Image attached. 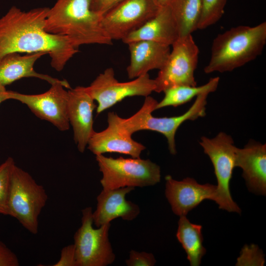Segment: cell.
<instances>
[{"label":"cell","instance_id":"cell-1","mask_svg":"<svg viewBox=\"0 0 266 266\" xmlns=\"http://www.w3.org/2000/svg\"><path fill=\"white\" fill-rule=\"evenodd\" d=\"M49 9L44 7L24 11L13 6L0 18V59L11 53L42 52L50 56L56 70L64 69L78 48L66 37L45 30Z\"/></svg>","mask_w":266,"mask_h":266},{"label":"cell","instance_id":"cell-2","mask_svg":"<svg viewBox=\"0 0 266 266\" xmlns=\"http://www.w3.org/2000/svg\"><path fill=\"white\" fill-rule=\"evenodd\" d=\"M93 0H57L48 10L45 30L66 37L78 48L86 44H112L101 26L102 16L92 9Z\"/></svg>","mask_w":266,"mask_h":266},{"label":"cell","instance_id":"cell-3","mask_svg":"<svg viewBox=\"0 0 266 266\" xmlns=\"http://www.w3.org/2000/svg\"><path fill=\"white\" fill-rule=\"evenodd\" d=\"M266 44V22L253 27L232 28L213 39L210 59L204 71H231L256 59Z\"/></svg>","mask_w":266,"mask_h":266},{"label":"cell","instance_id":"cell-4","mask_svg":"<svg viewBox=\"0 0 266 266\" xmlns=\"http://www.w3.org/2000/svg\"><path fill=\"white\" fill-rule=\"evenodd\" d=\"M48 196L44 187L26 171L14 165L11 174L9 216L32 234L38 232V218Z\"/></svg>","mask_w":266,"mask_h":266},{"label":"cell","instance_id":"cell-5","mask_svg":"<svg viewBox=\"0 0 266 266\" xmlns=\"http://www.w3.org/2000/svg\"><path fill=\"white\" fill-rule=\"evenodd\" d=\"M209 94L198 95L191 107L183 114L173 117H157L152 115L158 101L153 97H145L141 108L133 115L123 118L127 130L133 134L140 130H150L163 134L167 139L169 152L176 153L175 135L178 128L186 121H194L205 115L207 97Z\"/></svg>","mask_w":266,"mask_h":266},{"label":"cell","instance_id":"cell-6","mask_svg":"<svg viewBox=\"0 0 266 266\" xmlns=\"http://www.w3.org/2000/svg\"><path fill=\"white\" fill-rule=\"evenodd\" d=\"M102 177L100 180L103 190L126 187L154 185L160 181L161 169L149 159L107 157L96 155Z\"/></svg>","mask_w":266,"mask_h":266},{"label":"cell","instance_id":"cell-7","mask_svg":"<svg viewBox=\"0 0 266 266\" xmlns=\"http://www.w3.org/2000/svg\"><path fill=\"white\" fill-rule=\"evenodd\" d=\"M200 144L210 158L217 180L215 201L220 209L230 212L241 213V209L233 201L230 192V181L235 166V150L232 137L220 132L210 138L200 137Z\"/></svg>","mask_w":266,"mask_h":266},{"label":"cell","instance_id":"cell-8","mask_svg":"<svg viewBox=\"0 0 266 266\" xmlns=\"http://www.w3.org/2000/svg\"><path fill=\"white\" fill-rule=\"evenodd\" d=\"M92 209L82 210L81 225L74 234L76 266H106L115 259L108 238L110 223L93 227Z\"/></svg>","mask_w":266,"mask_h":266},{"label":"cell","instance_id":"cell-9","mask_svg":"<svg viewBox=\"0 0 266 266\" xmlns=\"http://www.w3.org/2000/svg\"><path fill=\"white\" fill-rule=\"evenodd\" d=\"M171 46L166 62L154 79L157 93L177 86H197L194 73L199 49L192 34L179 37Z\"/></svg>","mask_w":266,"mask_h":266},{"label":"cell","instance_id":"cell-10","mask_svg":"<svg viewBox=\"0 0 266 266\" xmlns=\"http://www.w3.org/2000/svg\"><path fill=\"white\" fill-rule=\"evenodd\" d=\"M154 79L148 73L133 80L120 82L115 77L113 68H107L100 73L85 91L98 102L97 112L99 114L129 97H147L155 92Z\"/></svg>","mask_w":266,"mask_h":266},{"label":"cell","instance_id":"cell-11","mask_svg":"<svg viewBox=\"0 0 266 266\" xmlns=\"http://www.w3.org/2000/svg\"><path fill=\"white\" fill-rule=\"evenodd\" d=\"M70 89L66 80L52 84L46 92L35 95L21 94L9 91L10 99L26 104L38 118L50 122L58 129L66 131L69 128L67 113L68 91Z\"/></svg>","mask_w":266,"mask_h":266},{"label":"cell","instance_id":"cell-12","mask_svg":"<svg viewBox=\"0 0 266 266\" xmlns=\"http://www.w3.org/2000/svg\"><path fill=\"white\" fill-rule=\"evenodd\" d=\"M153 0H122L101 18V26L112 40H122L155 16L159 9Z\"/></svg>","mask_w":266,"mask_h":266},{"label":"cell","instance_id":"cell-13","mask_svg":"<svg viewBox=\"0 0 266 266\" xmlns=\"http://www.w3.org/2000/svg\"><path fill=\"white\" fill-rule=\"evenodd\" d=\"M108 126L104 130L94 132L88 143V148L95 155L117 153L140 158L146 147L133 140L132 134L123 123V118L114 112L107 115Z\"/></svg>","mask_w":266,"mask_h":266},{"label":"cell","instance_id":"cell-14","mask_svg":"<svg viewBox=\"0 0 266 266\" xmlns=\"http://www.w3.org/2000/svg\"><path fill=\"white\" fill-rule=\"evenodd\" d=\"M165 179L166 197L173 212L179 216H186L204 200H216L217 185L200 184L190 177L177 181L169 175Z\"/></svg>","mask_w":266,"mask_h":266},{"label":"cell","instance_id":"cell-15","mask_svg":"<svg viewBox=\"0 0 266 266\" xmlns=\"http://www.w3.org/2000/svg\"><path fill=\"white\" fill-rule=\"evenodd\" d=\"M67 113L73 132V139L79 151L83 153L94 133L93 111L95 100L85 91L84 87L77 86L68 90Z\"/></svg>","mask_w":266,"mask_h":266},{"label":"cell","instance_id":"cell-16","mask_svg":"<svg viewBox=\"0 0 266 266\" xmlns=\"http://www.w3.org/2000/svg\"><path fill=\"white\" fill-rule=\"evenodd\" d=\"M134 189L132 187L103 189L97 197V207L92 213L93 224L98 228L119 217L127 221L135 219L140 212L139 208L126 199V195Z\"/></svg>","mask_w":266,"mask_h":266},{"label":"cell","instance_id":"cell-17","mask_svg":"<svg viewBox=\"0 0 266 266\" xmlns=\"http://www.w3.org/2000/svg\"><path fill=\"white\" fill-rule=\"evenodd\" d=\"M235 166L242 168V176L250 191L266 195V144L251 141L243 148L236 147Z\"/></svg>","mask_w":266,"mask_h":266},{"label":"cell","instance_id":"cell-18","mask_svg":"<svg viewBox=\"0 0 266 266\" xmlns=\"http://www.w3.org/2000/svg\"><path fill=\"white\" fill-rule=\"evenodd\" d=\"M179 37L177 26L168 5L160 8L155 16L122 40L127 44L148 40L171 46Z\"/></svg>","mask_w":266,"mask_h":266},{"label":"cell","instance_id":"cell-19","mask_svg":"<svg viewBox=\"0 0 266 266\" xmlns=\"http://www.w3.org/2000/svg\"><path fill=\"white\" fill-rule=\"evenodd\" d=\"M130 63L127 68L130 79H135L153 69H160L170 52V46L154 41L139 40L128 44Z\"/></svg>","mask_w":266,"mask_h":266},{"label":"cell","instance_id":"cell-20","mask_svg":"<svg viewBox=\"0 0 266 266\" xmlns=\"http://www.w3.org/2000/svg\"><path fill=\"white\" fill-rule=\"evenodd\" d=\"M46 54L37 52L21 55L18 53L6 54L0 59V86L5 87L26 77H35L46 81L51 85L60 80L37 72L34 65Z\"/></svg>","mask_w":266,"mask_h":266},{"label":"cell","instance_id":"cell-21","mask_svg":"<svg viewBox=\"0 0 266 266\" xmlns=\"http://www.w3.org/2000/svg\"><path fill=\"white\" fill-rule=\"evenodd\" d=\"M176 237L187 255L191 266H199L206 249L202 245V226L192 223L186 216H180Z\"/></svg>","mask_w":266,"mask_h":266},{"label":"cell","instance_id":"cell-22","mask_svg":"<svg viewBox=\"0 0 266 266\" xmlns=\"http://www.w3.org/2000/svg\"><path fill=\"white\" fill-rule=\"evenodd\" d=\"M169 6L177 26L179 37L192 34L198 30L201 0H173Z\"/></svg>","mask_w":266,"mask_h":266},{"label":"cell","instance_id":"cell-23","mask_svg":"<svg viewBox=\"0 0 266 266\" xmlns=\"http://www.w3.org/2000/svg\"><path fill=\"white\" fill-rule=\"evenodd\" d=\"M219 77L211 78L200 86L181 85L172 87L164 91L163 99L158 102L156 110L167 106L177 107L191 100L199 95L215 91L219 82Z\"/></svg>","mask_w":266,"mask_h":266},{"label":"cell","instance_id":"cell-24","mask_svg":"<svg viewBox=\"0 0 266 266\" xmlns=\"http://www.w3.org/2000/svg\"><path fill=\"white\" fill-rule=\"evenodd\" d=\"M227 0H201L198 30H203L216 23L222 17Z\"/></svg>","mask_w":266,"mask_h":266},{"label":"cell","instance_id":"cell-25","mask_svg":"<svg viewBox=\"0 0 266 266\" xmlns=\"http://www.w3.org/2000/svg\"><path fill=\"white\" fill-rule=\"evenodd\" d=\"M15 164L10 157L0 165V214H10L9 197L10 187V178L12 168Z\"/></svg>","mask_w":266,"mask_h":266},{"label":"cell","instance_id":"cell-26","mask_svg":"<svg viewBox=\"0 0 266 266\" xmlns=\"http://www.w3.org/2000/svg\"><path fill=\"white\" fill-rule=\"evenodd\" d=\"M264 255L258 246L252 244L244 246L236 266H264Z\"/></svg>","mask_w":266,"mask_h":266},{"label":"cell","instance_id":"cell-27","mask_svg":"<svg viewBox=\"0 0 266 266\" xmlns=\"http://www.w3.org/2000/svg\"><path fill=\"white\" fill-rule=\"evenodd\" d=\"M156 262L153 254L133 250L130 252L129 258L125 261L128 266H153Z\"/></svg>","mask_w":266,"mask_h":266},{"label":"cell","instance_id":"cell-28","mask_svg":"<svg viewBox=\"0 0 266 266\" xmlns=\"http://www.w3.org/2000/svg\"><path fill=\"white\" fill-rule=\"evenodd\" d=\"M53 266H76L75 248L73 244L63 247L59 261Z\"/></svg>","mask_w":266,"mask_h":266},{"label":"cell","instance_id":"cell-29","mask_svg":"<svg viewBox=\"0 0 266 266\" xmlns=\"http://www.w3.org/2000/svg\"><path fill=\"white\" fill-rule=\"evenodd\" d=\"M17 256L3 242L0 240V266H19Z\"/></svg>","mask_w":266,"mask_h":266},{"label":"cell","instance_id":"cell-30","mask_svg":"<svg viewBox=\"0 0 266 266\" xmlns=\"http://www.w3.org/2000/svg\"><path fill=\"white\" fill-rule=\"evenodd\" d=\"M122 0H93V10L102 16Z\"/></svg>","mask_w":266,"mask_h":266},{"label":"cell","instance_id":"cell-31","mask_svg":"<svg viewBox=\"0 0 266 266\" xmlns=\"http://www.w3.org/2000/svg\"><path fill=\"white\" fill-rule=\"evenodd\" d=\"M9 99V91L6 90L5 87L0 86V104L4 101Z\"/></svg>","mask_w":266,"mask_h":266},{"label":"cell","instance_id":"cell-32","mask_svg":"<svg viewBox=\"0 0 266 266\" xmlns=\"http://www.w3.org/2000/svg\"><path fill=\"white\" fill-rule=\"evenodd\" d=\"M156 4L159 7H165L170 4L173 0H153Z\"/></svg>","mask_w":266,"mask_h":266}]
</instances>
